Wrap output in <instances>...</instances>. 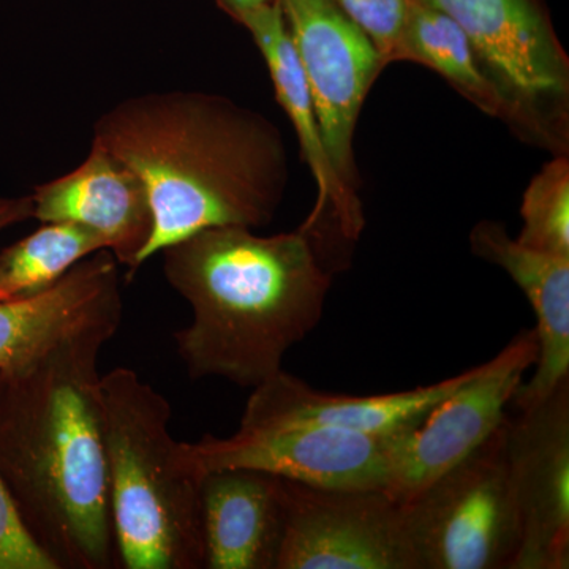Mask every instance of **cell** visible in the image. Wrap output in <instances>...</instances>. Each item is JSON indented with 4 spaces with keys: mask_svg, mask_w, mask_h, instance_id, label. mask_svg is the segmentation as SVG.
Wrapping results in <instances>:
<instances>
[{
    "mask_svg": "<svg viewBox=\"0 0 569 569\" xmlns=\"http://www.w3.org/2000/svg\"><path fill=\"white\" fill-rule=\"evenodd\" d=\"M119 326L67 337L0 383V479L58 569L116 563L99 355Z\"/></svg>",
    "mask_w": 569,
    "mask_h": 569,
    "instance_id": "6da1fadb",
    "label": "cell"
},
{
    "mask_svg": "<svg viewBox=\"0 0 569 569\" xmlns=\"http://www.w3.org/2000/svg\"><path fill=\"white\" fill-rule=\"evenodd\" d=\"M92 141L144 183L153 231L142 264L206 228L266 227L290 178L279 127L217 93L152 92L123 100L97 119Z\"/></svg>",
    "mask_w": 569,
    "mask_h": 569,
    "instance_id": "7a4b0ae2",
    "label": "cell"
},
{
    "mask_svg": "<svg viewBox=\"0 0 569 569\" xmlns=\"http://www.w3.org/2000/svg\"><path fill=\"white\" fill-rule=\"evenodd\" d=\"M162 253L168 283L192 309L190 325L173 336L192 380L257 388L323 317L331 274L302 228L274 236L206 228Z\"/></svg>",
    "mask_w": 569,
    "mask_h": 569,
    "instance_id": "3957f363",
    "label": "cell"
},
{
    "mask_svg": "<svg viewBox=\"0 0 569 569\" xmlns=\"http://www.w3.org/2000/svg\"><path fill=\"white\" fill-rule=\"evenodd\" d=\"M112 530L127 569H200L201 477L183 463L167 397L129 367L100 377Z\"/></svg>",
    "mask_w": 569,
    "mask_h": 569,
    "instance_id": "277c9868",
    "label": "cell"
},
{
    "mask_svg": "<svg viewBox=\"0 0 569 569\" xmlns=\"http://www.w3.org/2000/svg\"><path fill=\"white\" fill-rule=\"evenodd\" d=\"M507 418L481 447L400 503L415 568L512 569L520 522L505 455Z\"/></svg>",
    "mask_w": 569,
    "mask_h": 569,
    "instance_id": "5b68a950",
    "label": "cell"
},
{
    "mask_svg": "<svg viewBox=\"0 0 569 569\" xmlns=\"http://www.w3.org/2000/svg\"><path fill=\"white\" fill-rule=\"evenodd\" d=\"M451 18L470 40L479 66L507 97L519 126L552 133L548 111L567 118L569 62L535 0H418Z\"/></svg>",
    "mask_w": 569,
    "mask_h": 569,
    "instance_id": "8992f818",
    "label": "cell"
},
{
    "mask_svg": "<svg viewBox=\"0 0 569 569\" xmlns=\"http://www.w3.org/2000/svg\"><path fill=\"white\" fill-rule=\"evenodd\" d=\"M277 569H417L402 505L385 489H329L282 478Z\"/></svg>",
    "mask_w": 569,
    "mask_h": 569,
    "instance_id": "52a82bcc",
    "label": "cell"
},
{
    "mask_svg": "<svg viewBox=\"0 0 569 569\" xmlns=\"http://www.w3.org/2000/svg\"><path fill=\"white\" fill-rule=\"evenodd\" d=\"M407 430V429H403ZM325 427H260L227 438L206 433L181 443L183 463L203 477L222 468H250L329 489H387L397 438Z\"/></svg>",
    "mask_w": 569,
    "mask_h": 569,
    "instance_id": "ba28073f",
    "label": "cell"
},
{
    "mask_svg": "<svg viewBox=\"0 0 569 569\" xmlns=\"http://www.w3.org/2000/svg\"><path fill=\"white\" fill-rule=\"evenodd\" d=\"M538 359L535 329L519 332L503 350L473 367L471 376L397 438L385 489L399 503L481 447L507 418L508 403Z\"/></svg>",
    "mask_w": 569,
    "mask_h": 569,
    "instance_id": "9c48e42d",
    "label": "cell"
},
{
    "mask_svg": "<svg viewBox=\"0 0 569 569\" xmlns=\"http://www.w3.org/2000/svg\"><path fill=\"white\" fill-rule=\"evenodd\" d=\"M316 107L336 174L358 193L356 123L373 82L387 69L376 44L335 0H279Z\"/></svg>",
    "mask_w": 569,
    "mask_h": 569,
    "instance_id": "30bf717a",
    "label": "cell"
},
{
    "mask_svg": "<svg viewBox=\"0 0 569 569\" xmlns=\"http://www.w3.org/2000/svg\"><path fill=\"white\" fill-rule=\"evenodd\" d=\"M507 418L505 455L520 522L512 569L569 568V378Z\"/></svg>",
    "mask_w": 569,
    "mask_h": 569,
    "instance_id": "8fae6325",
    "label": "cell"
},
{
    "mask_svg": "<svg viewBox=\"0 0 569 569\" xmlns=\"http://www.w3.org/2000/svg\"><path fill=\"white\" fill-rule=\"evenodd\" d=\"M118 264L99 250L40 293L0 299V376L29 369L67 337L122 320Z\"/></svg>",
    "mask_w": 569,
    "mask_h": 569,
    "instance_id": "7c38bea8",
    "label": "cell"
},
{
    "mask_svg": "<svg viewBox=\"0 0 569 569\" xmlns=\"http://www.w3.org/2000/svg\"><path fill=\"white\" fill-rule=\"evenodd\" d=\"M33 217L41 222H71L91 228L126 266L127 280L141 268L151 241L153 213L144 183L122 160L92 141L91 152L71 173L36 187Z\"/></svg>",
    "mask_w": 569,
    "mask_h": 569,
    "instance_id": "4fadbf2b",
    "label": "cell"
},
{
    "mask_svg": "<svg viewBox=\"0 0 569 569\" xmlns=\"http://www.w3.org/2000/svg\"><path fill=\"white\" fill-rule=\"evenodd\" d=\"M471 372L473 369L410 391L351 396L318 391L282 369L253 388L239 427L306 426L361 433L397 432L418 426L432 407L459 388Z\"/></svg>",
    "mask_w": 569,
    "mask_h": 569,
    "instance_id": "5bb4252c",
    "label": "cell"
},
{
    "mask_svg": "<svg viewBox=\"0 0 569 569\" xmlns=\"http://www.w3.org/2000/svg\"><path fill=\"white\" fill-rule=\"evenodd\" d=\"M475 257L503 269L537 316V370L515 396L519 410L537 406L569 378V257L539 252L508 234L503 223L482 220L470 233Z\"/></svg>",
    "mask_w": 569,
    "mask_h": 569,
    "instance_id": "9a60e30c",
    "label": "cell"
},
{
    "mask_svg": "<svg viewBox=\"0 0 569 569\" xmlns=\"http://www.w3.org/2000/svg\"><path fill=\"white\" fill-rule=\"evenodd\" d=\"M238 21L252 33L258 50L263 54L274 82L277 100L293 123L302 157L317 182L316 208L302 223V230H316L325 212L331 208L339 233L347 241H358L366 223L362 203L358 193L351 192L340 181L326 152L309 84L296 54L279 0L247 11Z\"/></svg>",
    "mask_w": 569,
    "mask_h": 569,
    "instance_id": "2e32d148",
    "label": "cell"
},
{
    "mask_svg": "<svg viewBox=\"0 0 569 569\" xmlns=\"http://www.w3.org/2000/svg\"><path fill=\"white\" fill-rule=\"evenodd\" d=\"M201 523L208 569H277L284 512L282 478L250 468L201 477Z\"/></svg>",
    "mask_w": 569,
    "mask_h": 569,
    "instance_id": "e0dca14e",
    "label": "cell"
},
{
    "mask_svg": "<svg viewBox=\"0 0 569 569\" xmlns=\"http://www.w3.org/2000/svg\"><path fill=\"white\" fill-rule=\"evenodd\" d=\"M421 63L492 118L519 126L515 108L479 66L470 40L451 18L418 0H410L406 29L395 62Z\"/></svg>",
    "mask_w": 569,
    "mask_h": 569,
    "instance_id": "ac0fdd59",
    "label": "cell"
},
{
    "mask_svg": "<svg viewBox=\"0 0 569 569\" xmlns=\"http://www.w3.org/2000/svg\"><path fill=\"white\" fill-rule=\"evenodd\" d=\"M103 249L107 241L91 228L48 222L0 253V299L40 293L59 282L74 264Z\"/></svg>",
    "mask_w": 569,
    "mask_h": 569,
    "instance_id": "d6986e66",
    "label": "cell"
},
{
    "mask_svg": "<svg viewBox=\"0 0 569 569\" xmlns=\"http://www.w3.org/2000/svg\"><path fill=\"white\" fill-rule=\"evenodd\" d=\"M518 241L539 252L569 257V160L546 163L522 197Z\"/></svg>",
    "mask_w": 569,
    "mask_h": 569,
    "instance_id": "ffe728a7",
    "label": "cell"
},
{
    "mask_svg": "<svg viewBox=\"0 0 569 569\" xmlns=\"http://www.w3.org/2000/svg\"><path fill=\"white\" fill-rule=\"evenodd\" d=\"M339 9L376 44L385 66L395 63L406 29L410 0H335Z\"/></svg>",
    "mask_w": 569,
    "mask_h": 569,
    "instance_id": "44dd1931",
    "label": "cell"
},
{
    "mask_svg": "<svg viewBox=\"0 0 569 569\" xmlns=\"http://www.w3.org/2000/svg\"><path fill=\"white\" fill-rule=\"evenodd\" d=\"M2 383V376H0ZM0 569H58L29 537L0 479Z\"/></svg>",
    "mask_w": 569,
    "mask_h": 569,
    "instance_id": "7402d4cb",
    "label": "cell"
},
{
    "mask_svg": "<svg viewBox=\"0 0 569 569\" xmlns=\"http://www.w3.org/2000/svg\"><path fill=\"white\" fill-rule=\"evenodd\" d=\"M33 217L32 197L0 198V231Z\"/></svg>",
    "mask_w": 569,
    "mask_h": 569,
    "instance_id": "603a6c76",
    "label": "cell"
},
{
    "mask_svg": "<svg viewBox=\"0 0 569 569\" xmlns=\"http://www.w3.org/2000/svg\"><path fill=\"white\" fill-rule=\"evenodd\" d=\"M269 2H272V0H217V3L223 10H227L234 20H238L247 11L258 9V7L266 6Z\"/></svg>",
    "mask_w": 569,
    "mask_h": 569,
    "instance_id": "cb8c5ba5",
    "label": "cell"
}]
</instances>
